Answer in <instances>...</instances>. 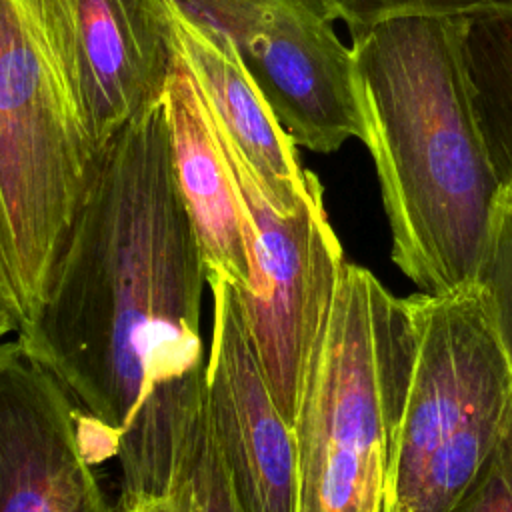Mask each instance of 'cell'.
I'll use <instances>...</instances> for the list:
<instances>
[{
	"mask_svg": "<svg viewBox=\"0 0 512 512\" xmlns=\"http://www.w3.org/2000/svg\"><path fill=\"white\" fill-rule=\"evenodd\" d=\"M208 268L180 194L166 98L102 150L48 290L16 338L80 410L120 498L168 496L204 412Z\"/></svg>",
	"mask_w": 512,
	"mask_h": 512,
	"instance_id": "obj_1",
	"label": "cell"
},
{
	"mask_svg": "<svg viewBox=\"0 0 512 512\" xmlns=\"http://www.w3.org/2000/svg\"><path fill=\"white\" fill-rule=\"evenodd\" d=\"M350 48L394 264L426 294L478 284L504 186L474 108L464 18H390Z\"/></svg>",
	"mask_w": 512,
	"mask_h": 512,
	"instance_id": "obj_2",
	"label": "cell"
},
{
	"mask_svg": "<svg viewBox=\"0 0 512 512\" xmlns=\"http://www.w3.org/2000/svg\"><path fill=\"white\" fill-rule=\"evenodd\" d=\"M100 156L58 0H0V224L24 322L48 290Z\"/></svg>",
	"mask_w": 512,
	"mask_h": 512,
	"instance_id": "obj_3",
	"label": "cell"
},
{
	"mask_svg": "<svg viewBox=\"0 0 512 512\" xmlns=\"http://www.w3.org/2000/svg\"><path fill=\"white\" fill-rule=\"evenodd\" d=\"M410 360L404 298L344 262L292 426L298 512H382Z\"/></svg>",
	"mask_w": 512,
	"mask_h": 512,
	"instance_id": "obj_4",
	"label": "cell"
},
{
	"mask_svg": "<svg viewBox=\"0 0 512 512\" xmlns=\"http://www.w3.org/2000/svg\"><path fill=\"white\" fill-rule=\"evenodd\" d=\"M404 302L412 360L382 512H446L502 436L512 372L480 282Z\"/></svg>",
	"mask_w": 512,
	"mask_h": 512,
	"instance_id": "obj_5",
	"label": "cell"
},
{
	"mask_svg": "<svg viewBox=\"0 0 512 512\" xmlns=\"http://www.w3.org/2000/svg\"><path fill=\"white\" fill-rule=\"evenodd\" d=\"M214 124L250 222L252 284L248 290L234 288L236 298L264 380L294 426L346 262L344 252L330 226L318 176L306 200L292 214H280L216 118Z\"/></svg>",
	"mask_w": 512,
	"mask_h": 512,
	"instance_id": "obj_6",
	"label": "cell"
},
{
	"mask_svg": "<svg viewBox=\"0 0 512 512\" xmlns=\"http://www.w3.org/2000/svg\"><path fill=\"white\" fill-rule=\"evenodd\" d=\"M196 26L240 54L296 146L336 152L364 138L354 52L324 0H170Z\"/></svg>",
	"mask_w": 512,
	"mask_h": 512,
	"instance_id": "obj_7",
	"label": "cell"
},
{
	"mask_svg": "<svg viewBox=\"0 0 512 512\" xmlns=\"http://www.w3.org/2000/svg\"><path fill=\"white\" fill-rule=\"evenodd\" d=\"M208 290L204 406L230 486L244 512H298L294 428L264 380L232 282L208 272Z\"/></svg>",
	"mask_w": 512,
	"mask_h": 512,
	"instance_id": "obj_8",
	"label": "cell"
},
{
	"mask_svg": "<svg viewBox=\"0 0 512 512\" xmlns=\"http://www.w3.org/2000/svg\"><path fill=\"white\" fill-rule=\"evenodd\" d=\"M66 388L14 340H0V512H112Z\"/></svg>",
	"mask_w": 512,
	"mask_h": 512,
	"instance_id": "obj_9",
	"label": "cell"
},
{
	"mask_svg": "<svg viewBox=\"0 0 512 512\" xmlns=\"http://www.w3.org/2000/svg\"><path fill=\"white\" fill-rule=\"evenodd\" d=\"M82 120L98 152L160 100L178 48L170 0H58Z\"/></svg>",
	"mask_w": 512,
	"mask_h": 512,
	"instance_id": "obj_10",
	"label": "cell"
},
{
	"mask_svg": "<svg viewBox=\"0 0 512 512\" xmlns=\"http://www.w3.org/2000/svg\"><path fill=\"white\" fill-rule=\"evenodd\" d=\"M164 98L174 174L206 268L228 278L236 290H248L252 248L244 200L218 138L214 116L180 52Z\"/></svg>",
	"mask_w": 512,
	"mask_h": 512,
	"instance_id": "obj_11",
	"label": "cell"
},
{
	"mask_svg": "<svg viewBox=\"0 0 512 512\" xmlns=\"http://www.w3.org/2000/svg\"><path fill=\"white\" fill-rule=\"evenodd\" d=\"M172 6V4H170ZM176 48L210 112L250 166L260 190L280 214H292L310 194L316 174L302 168L294 138L276 118L236 48L174 6Z\"/></svg>",
	"mask_w": 512,
	"mask_h": 512,
	"instance_id": "obj_12",
	"label": "cell"
},
{
	"mask_svg": "<svg viewBox=\"0 0 512 512\" xmlns=\"http://www.w3.org/2000/svg\"><path fill=\"white\" fill-rule=\"evenodd\" d=\"M474 108L502 186H512V10L464 20Z\"/></svg>",
	"mask_w": 512,
	"mask_h": 512,
	"instance_id": "obj_13",
	"label": "cell"
},
{
	"mask_svg": "<svg viewBox=\"0 0 512 512\" xmlns=\"http://www.w3.org/2000/svg\"><path fill=\"white\" fill-rule=\"evenodd\" d=\"M170 496L178 512H244L214 442L206 406L194 440L178 468Z\"/></svg>",
	"mask_w": 512,
	"mask_h": 512,
	"instance_id": "obj_14",
	"label": "cell"
},
{
	"mask_svg": "<svg viewBox=\"0 0 512 512\" xmlns=\"http://www.w3.org/2000/svg\"><path fill=\"white\" fill-rule=\"evenodd\" d=\"M478 282L512 372V190L502 188Z\"/></svg>",
	"mask_w": 512,
	"mask_h": 512,
	"instance_id": "obj_15",
	"label": "cell"
},
{
	"mask_svg": "<svg viewBox=\"0 0 512 512\" xmlns=\"http://www.w3.org/2000/svg\"><path fill=\"white\" fill-rule=\"evenodd\" d=\"M350 36L398 16L472 18L494 10H512V0H324Z\"/></svg>",
	"mask_w": 512,
	"mask_h": 512,
	"instance_id": "obj_16",
	"label": "cell"
},
{
	"mask_svg": "<svg viewBox=\"0 0 512 512\" xmlns=\"http://www.w3.org/2000/svg\"><path fill=\"white\" fill-rule=\"evenodd\" d=\"M446 512H512V408L494 450Z\"/></svg>",
	"mask_w": 512,
	"mask_h": 512,
	"instance_id": "obj_17",
	"label": "cell"
},
{
	"mask_svg": "<svg viewBox=\"0 0 512 512\" xmlns=\"http://www.w3.org/2000/svg\"><path fill=\"white\" fill-rule=\"evenodd\" d=\"M0 314L8 316L10 320L16 322L20 328L24 322V310L22 302L10 272L8 256H6V246H4V236H2V224H0ZM18 332V330H16Z\"/></svg>",
	"mask_w": 512,
	"mask_h": 512,
	"instance_id": "obj_18",
	"label": "cell"
},
{
	"mask_svg": "<svg viewBox=\"0 0 512 512\" xmlns=\"http://www.w3.org/2000/svg\"><path fill=\"white\" fill-rule=\"evenodd\" d=\"M112 512H178L172 496H150L136 500H118Z\"/></svg>",
	"mask_w": 512,
	"mask_h": 512,
	"instance_id": "obj_19",
	"label": "cell"
},
{
	"mask_svg": "<svg viewBox=\"0 0 512 512\" xmlns=\"http://www.w3.org/2000/svg\"><path fill=\"white\" fill-rule=\"evenodd\" d=\"M18 326L14 320H10L8 316H2L0 314V340H4V336H8L10 332H16Z\"/></svg>",
	"mask_w": 512,
	"mask_h": 512,
	"instance_id": "obj_20",
	"label": "cell"
},
{
	"mask_svg": "<svg viewBox=\"0 0 512 512\" xmlns=\"http://www.w3.org/2000/svg\"><path fill=\"white\" fill-rule=\"evenodd\" d=\"M508 188H510V190H512V186H508Z\"/></svg>",
	"mask_w": 512,
	"mask_h": 512,
	"instance_id": "obj_21",
	"label": "cell"
}]
</instances>
